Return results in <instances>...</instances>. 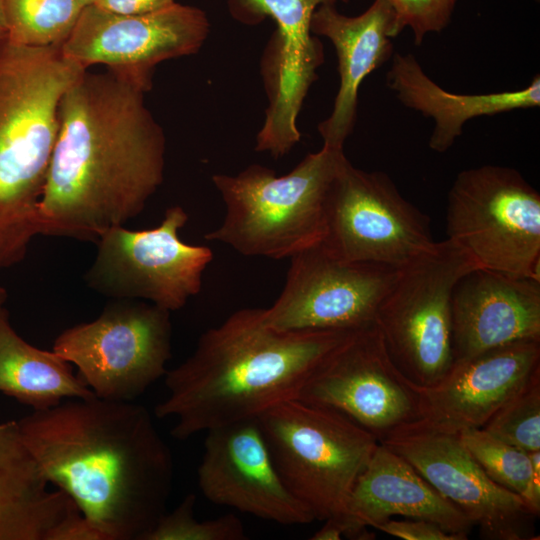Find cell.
Here are the masks:
<instances>
[{"label":"cell","mask_w":540,"mask_h":540,"mask_svg":"<svg viewBox=\"0 0 540 540\" xmlns=\"http://www.w3.org/2000/svg\"><path fill=\"white\" fill-rule=\"evenodd\" d=\"M152 81L85 70L67 89L39 203V235L96 243L138 216L164 180L166 138L145 104Z\"/></svg>","instance_id":"obj_1"},{"label":"cell","mask_w":540,"mask_h":540,"mask_svg":"<svg viewBox=\"0 0 540 540\" xmlns=\"http://www.w3.org/2000/svg\"><path fill=\"white\" fill-rule=\"evenodd\" d=\"M18 424L46 479L104 540H146L167 511L174 480L171 451L146 407L75 398Z\"/></svg>","instance_id":"obj_2"},{"label":"cell","mask_w":540,"mask_h":540,"mask_svg":"<svg viewBox=\"0 0 540 540\" xmlns=\"http://www.w3.org/2000/svg\"><path fill=\"white\" fill-rule=\"evenodd\" d=\"M354 331H281L265 322L262 308L238 310L204 332L191 355L167 371V396L154 414L174 419L171 434L179 440L258 418L297 398L314 370Z\"/></svg>","instance_id":"obj_3"},{"label":"cell","mask_w":540,"mask_h":540,"mask_svg":"<svg viewBox=\"0 0 540 540\" xmlns=\"http://www.w3.org/2000/svg\"><path fill=\"white\" fill-rule=\"evenodd\" d=\"M85 70L61 47L0 40V270L20 263L39 235L60 103Z\"/></svg>","instance_id":"obj_4"},{"label":"cell","mask_w":540,"mask_h":540,"mask_svg":"<svg viewBox=\"0 0 540 540\" xmlns=\"http://www.w3.org/2000/svg\"><path fill=\"white\" fill-rule=\"evenodd\" d=\"M345 159L343 149L323 146L282 176L259 164L236 175L214 174L226 213L205 239L271 259L291 258L319 244L330 187Z\"/></svg>","instance_id":"obj_5"},{"label":"cell","mask_w":540,"mask_h":540,"mask_svg":"<svg viewBox=\"0 0 540 540\" xmlns=\"http://www.w3.org/2000/svg\"><path fill=\"white\" fill-rule=\"evenodd\" d=\"M274 465L315 520L345 514L378 440L343 414L292 398L258 417Z\"/></svg>","instance_id":"obj_6"},{"label":"cell","mask_w":540,"mask_h":540,"mask_svg":"<svg viewBox=\"0 0 540 540\" xmlns=\"http://www.w3.org/2000/svg\"><path fill=\"white\" fill-rule=\"evenodd\" d=\"M476 268L468 253L446 238L400 269L382 299L375 323L392 361L413 384L431 385L451 367L453 291Z\"/></svg>","instance_id":"obj_7"},{"label":"cell","mask_w":540,"mask_h":540,"mask_svg":"<svg viewBox=\"0 0 540 540\" xmlns=\"http://www.w3.org/2000/svg\"><path fill=\"white\" fill-rule=\"evenodd\" d=\"M446 232L478 268L540 280V194L517 170L483 165L458 173Z\"/></svg>","instance_id":"obj_8"},{"label":"cell","mask_w":540,"mask_h":540,"mask_svg":"<svg viewBox=\"0 0 540 540\" xmlns=\"http://www.w3.org/2000/svg\"><path fill=\"white\" fill-rule=\"evenodd\" d=\"M169 311L116 299L92 321L62 331L52 350L101 399L134 401L164 377L171 358Z\"/></svg>","instance_id":"obj_9"},{"label":"cell","mask_w":540,"mask_h":540,"mask_svg":"<svg viewBox=\"0 0 540 540\" xmlns=\"http://www.w3.org/2000/svg\"><path fill=\"white\" fill-rule=\"evenodd\" d=\"M187 221L184 208L174 205L154 228L107 230L95 243L87 285L113 299L143 300L169 312L181 309L199 294L213 259L210 248L181 240L179 230Z\"/></svg>","instance_id":"obj_10"},{"label":"cell","mask_w":540,"mask_h":540,"mask_svg":"<svg viewBox=\"0 0 540 540\" xmlns=\"http://www.w3.org/2000/svg\"><path fill=\"white\" fill-rule=\"evenodd\" d=\"M321 245L333 256L402 269L436 244L429 218L407 201L384 172L346 158L330 187Z\"/></svg>","instance_id":"obj_11"},{"label":"cell","mask_w":540,"mask_h":540,"mask_svg":"<svg viewBox=\"0 0 540 540\" xmlns=\"http://www.w3.org/2000/svg\"><path fill=\"white\" fill-rule=\"evenodd\" d=\"M290 260L279 297L264 309L265 322L281 331L357 330L374 324L400 270L337 258L321 243Z\"/></svg>","instance_id":"obj_12"},{"label":"cell","mask_w":540,"mask_h":540,"mask_svg":"<svg viewBox=\"0 0 540 540\" xmlns=\"http://www.w3.org/2000/svg\"><path fill=\"white\" fill-rule=\"evenodd\" d=\"M339 1L349 0H228L229 13L238 22L255 25L271 18L276 23L261 61L269 104L256 151L278 159L300 141L297 118L324 61L311 18L320 5Z\"/></svg>","instance_id":"obj_13"},{"label":"cell","mask_w":540,"mask_h":540,"mask_svg":"<svg viewBox=\"0 0 540 540\" xmlns=\"http://www.w3.org/2000/svg\"><path fill=\"white\" fill-rule=\"evenodd\" d=\"M297 398L333 409L383 440L417 418V394L392 361L376 323L352 332Z\"/></svg>","instance_id":"obj_14"},{"label":"cell","mask_w":540,"mask_h":540,"mask_svg":"<svg viewBox=\"0 0 540 540\" xmlns=\"http://www.w3.org/2000/svg\"><path fill=\"white\" fill-rule=\"evenodd\" d=\"M209 31L206 12L192 5L175 2L154 12L125 15L90 4L61 51L86 70L101 64L152 81L157 64L197 53Z\"/></svg>","instance_id":"obj_15"},{"label":"cell","mask_w":540,"mask_h":540,"mask_svg":"<svg viewBox=\"0 0 540 540\" xmlns=\"http://www.w3.org/2000/svg\"><path fill=\"white\" fill-rule=\"evenodd\" d=\"M405 458L489 540L535 539L538 517L517 494L494 482L457 434L405 426L379 441Z\"/></svg>","instance_id":"obj_16"},{"label":"cell","mask_w":540,"mask_h":540,"mask_svg":"<svg viewBox=\"0 0 540 540\" xmlns=\"http://www.w3.org/2000/svg\"><path fill=\"white\" fill-rule=\"evenodd\" d=\"M197 475L202 494L214 504L283 525L315 520L282 481L258 418L207 430Z\"/></svg>","instance_id":"obj_17"},{"label":"cell","mask_w":540,"mask_h":540,"mask_svg":"<svg viewBox=\"0 0 540 540\" xmlns=\"http://www.w3.org/2000/svg\"><path fill=\"white\" fill-rule=\"evenodd\" d=\"M540 370V341H518L455 360L428 386L412 383L417 418L407 425L459 434L488 419Z\"/></svg>","instance_id":"obj_18"},{"label":"cell","mask_w":540,"mask_h":540,"mask_svg":"<svg viewBox=\"0 0 540 540\" xmlns=\"http://www.w3.org/2000/svg\"><path fill=\"white\" fill-rule=\"evenodd\" d=\"M518 341H540V280L476 268L452 297L453 361Z\"/></svg>","instance_id":"obj_19"},{"label":"cell","mask_w":540,"mask_h":540,"mask_svg":"<svg viewBox=\"0 0 540 540\" xmlns=\"http://www.w3.org/2000/svg\"><path fill=\"white\" fill-rule=\"evenodd\" d=\"M310 28L315 36H324L333 44L340 77L332 112L319 123L318 131L323 146L343 149L356 122L361 83L394 54L395 13L387 0H374L358 16L341 14L336 4L327 3L314 11Z\"/></svg>","instance_id":"obj_20"},{"label":"cell","mask_w":540,"mask_h":540,"mask_svg":"<svg viewBox=\"0 0 540 540\" xmlns=\"http://www.w3.org/2000/svg\"><path fill=\"white\" fill-rule=\"evenodd\" d=\"M345 514L372 528L394 516L426 520L462 540L474 527L405 458L381 442L357 478Z\"/></svg>","instance_id":"obj_21"},{"label":"cell","mask_w":540,"mask_h":540,"mask_svg":"<svg viewBox=\"0 0 540 540\" xmlns=\"http://www.w3.org/2000/svg\"><path fill=\"white\" fill-rule=\"evenodd\" d=\"M391 60L386 75L388 87L404 106L433 119L429 147L439 153L450 149L471 119L540 105L539 75L519 90L458 94L435 83L412 54L394 53Z\"/></svg>","instance_id":"obj_22"},{"label":"cell","mask_w":540,"mask_h":540,"mask_svg":"<svg viewBox=\"0 0 540 540\" xmlns=\"http://www.w3.org/2000/svg\"><path fill=\"white\" fill-rule=\"evenodd\" d=\"M76 512L73 501L42 473L18 421L1 422L0 540H48Z\"/></svg>","instance_id":"obj_23"},{"label":"cell","mask_w":540,"mask_h":540,"mask_svg":"<svg viewBox=\"0 0 540 540\" xmlns=\"http://www.w3.org/2000/svg\"><path fill=\"white\" fill-rule=\"evenodd\" d=\"M0 392L43 410L68 399L95 395L73 371V365L53 350L25 341L0 309Z\"/></svg>","instance_id":"obj_24"},{"label":"cell","mask_w":540,"mask_h":540,"mask_svg":"<svg viewBox=\"0 0 540 540\" xmlns=\"http://www.w3.org/2000/svg\"><path fill=\"white\" fill-rule=\"evenodd\" d=\"M7 39L29 47H61L85 5L79 0H3Z\"/></svg>","instance_id":"obj_25"},{"label":"cell","mask_w":540,"mask_h":540,"mask_svg":"<svg viewBox=\"0 0 540 540\" xmlns=\"http://www.w3.org/2000/svg\"><path fill=\"white\" fill-rule=\"evenodd\" d=\"M457 435L494 482L519 495L539 516L540 481L534 477L528 452L493 437L482 428L466 429Z\"/></svg>","instance_id":"obj_26"},{"label":"cell","mask_w":540,"mask_h":540,"mask_svg":"<svg viewBox=\"0 0 540 540\" xmlns=\"http://www.w3.org/2000/svg\"><path fill=\"white\" fill-rule=\"evenodd\" d=\"M482 429L526 452L540 450V370L488 419Z\"/></svg>","instance_id":"obj_27"},{"label":"cell","mask_w":540,"mask_h":540,"mask_svg":"<svg viewBox=\"0 0 540 540\" xmlns=\"http://www.w3.org/2000/svg\"><path fill=\"white\" fill-rule=\"evenodd\" d=\"M196 496L190 493L171 512H165L146 540H245L247 535L234 514L200 521L195 517Z\"/></svg>","instance_id":"obj_28"},{"label":"cell","mask_w":540,"mask_h":540,"mask_svg":"<svg viewBox=\"0 0 540 540\" xmlns=\"http://www.w3.org/2000/svg\"><path fill=\"white\" fill-rule=\"evenodd\" d=\"M395 13L398 34L405 28L421 45L429 33L441 32L450 23L458 0H387Z\"/></svg>","instance_id":"obj_29"},{"label":"cell","mask_w":540,"mask_h":540,"mask_svg":"<svg viewBox=\"0 0 540 540\" xmlns=\"http://www.w3.org/2000/svg\"><path fill=\"white\" fill-rule=\"evenodd\" d=\"M375 529L405 540H462L437 524L421 519L393 520L391 518L376 526Z\"/></svg>","instance_id":"obj_30"},{"label":"cell","mask_w":540,"mask_h":540,"mask_svg":"<svg viewBox=\"0 0 540 540\" xmlns=\"http://www.w3.org/2000/svg\"><path fill=\"white\" fill-rule=\"evenodd\" d=\"M48 540H104L100 532L76 512L61 522L50 533Z\"/></svg>","instance_id":"obj_31"},{"label":"cell","mask_w":540,"mask_h":540,"mask_svg":"<svg viewBox=\"0 0 540 540\" xmlns=\"http://www.w3.org/2000/svg\"><path fill=\"white\" fill-rule=\"evenodd\" d=\"M175 2L176 0H93L91 4L111 13L135 15L154 12Z\"/></svg>","instance_id":"obj_32"},{"label":"cell","mask_w":540,"mask_h":540,"mask_svg":"<svg viewBox=\"0 0 540 540\" xmlns=\"http://www.w3.org/2000/svg\"><path fill=\"white\" fill-rule=\"evenodd\" d=\"M8 34L7 22L3 0H0V40L6 39Z\"/></svg>","instance_id":"obj_33"},{"label":"cell","mask_w":540,"mask_h":540,"mask_svg":"<svg viewBox=\"0 0 540 540\" xmlns=\"http://www.w3.org/2000/svg\"><path fill=\"white\" fill-rule=\"evenodd\" d=\"M6 299H7V292L5 288L0 285V309L4 307Z\"/></svg>","instance_id":"obj_34"},{"label":"cell","mask_w":540,"mask_h":540,"mask_svg":"<svg viewBox=\"0 0 540 540\" xmlns=\"http://www.w3.org/2000/svg\"><path fill=\"white\" fill-rule=\"evenodd\" d=\"M79 1L82 2L86 6V5H90L93 0H79Z\"/></svg>","instance_id":"obj_35"}]
</instances>
